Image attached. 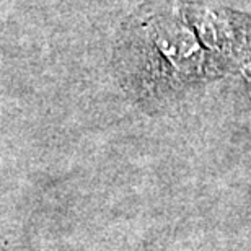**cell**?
I'll return each mask as SVG.
<instances>
[{"mask_svg": "<svg viewBox=\"0 0 251 251\" xmlns=\"http://www.w3.org/2000/svg\"><path fill=\"white\" fill-rule=\"evenodd\" d=\"M134 44L135 54L142 57L147 74L173 82L198 78L205 65V54L194 31L173 17H158L149 22Z\"/></svg>", "mask_w": 251, "mask_h": 251, "instance_id": "obj_1", "label": "cell"}, {"mask_svg": "<svg viewBox=\"0 0 251 251\" xmlns=\"http://www.w3.org/2000/svg\"><path fill=\"white\" fill-rule=\"evenodd\" d=\"M184 12L199 41L210 51L233 54L242 48L245 31L237 15L207 5H188Z\"/></svg>", "mask_w": 251, "mask_h": 251, "instance_id": "obj_2", "label": "cell"}]
</instances>
